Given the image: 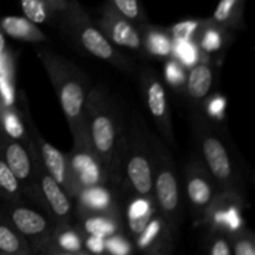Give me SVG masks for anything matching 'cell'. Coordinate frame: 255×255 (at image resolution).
Wrapping results in <instances>:
<instances>
[{
	"mask_svg": "<svg viewBox=\"0 0 255 255\" xmlns=\"http://www.w3.org/2000/svg\"><path fill=\"white\" fill-rule=\"evenodd\" d=\"M166 77L168 80L169 84L173 87H179L184 84L186 81V76L183 74V69L178 61L176 60H171L168 61L166 66Z\"/></svg>",
	"mask_w": 255,
	"mask_h": 255,
	"instance_id": "cell-31",
	"label": "cell"
},
{
	"mask_svg": "<svg viewBox=\"0 0 255 255\" xmlns=\"http://www.w3.org/2000/svg\"><path fill=\"white\" fill-rule=\"evenodd\" d=\"M0 156L4 158L5 163L9 166L17 181L20 182L22 194L46 211V204L40 192L31 157L26 146L16 139L10 138L0 131Z\"/></svg>",
	"mask_w": 255,
	"mask_h": 255,
	"instance_id": "cell-12",
	"label": "cell"
},
{
	"mask_svg": "<svg viewBox=\"0 0 255 255\" xmlns=\"http://www.w3.org/2000/svg\"><path fill=\"white\" fill-rule=\"evenodd\" d=\"M0 197L10 203L21 202L24 197L20 182L17 181L9 166L5 163L1 156H0Z\"/></svg>",
	"mask_w": 255,
	"mask_h": 255,
	"instance_id": "cell-25",
	"label": "cell"
},
{
	"mask_svg": "<svg viewBox=\"0 0 255 255\" xmlns=\"http://www.w3.org/2000/svg\"><path fill=\"white\" fill-rule=\"evenodd\" d=\"M142 42H143L146 56L154 57H172L174 47L172 44V36L169 30L152 26L148 22L139 25Z\"/></svg>",
	"mask_w": 255,
	"mask_h": 255,
	"instance_id": "cell-21",
	"label": "cell"
},
{
	"mask_svg": "<svg viewBox=\"0 0 255 255\" xmlns=\"http://www.w3.org/2000/svg\"><path fill=\"white\" fill-rule=\"evenodd\" d=\"M197 157L202 161L216 183L218 192L232 193L246 201V187L236 162L229 154L223 136L213 122L202 112L194 111L189 117Z\"/></svg>",
	"mask_w": 255,
	"mask_h": 255,
	"instance_id": "cell-2",
	"label": "cell"
},
{
	"mask_svg": "<svg viewBox=\"0 0 255 255\" xmlns=\"http://www.w3.org/2000/svg\"><path fill=\"white\" fill-rule=\"evenodd\" d=\"M105 248L107 253L125 255L132 253L134 247L125 234H116L105 239Z\"/></svg>",
	"mask_w": 255,
	"mask_h": 255,
	"instance_id": "cell-29",
	"label": "cell"
},
{
	"mask_svg": "<svg viewBox=\"0 0 255 255\" xmlns=\"http://www.w3.org/2000/svg\"><path fill=\"white\" fill-rule=\"evenodd\" d=\"M153 157V199L158 214L168 227L174 239L182 222L179 179L174 159L166 144L151 132Z\"/></svg>",
	"mask_w": 255,
	"mask_h": 255,
	"instance_id": "cell-6",
	"label": "cell"
},
{
	"mask_svg": "<svg viewBox=\"0 0 255 255\" xmlns=\"http://www.w3.org/2000/svg\"><path fill=\"white\" fill-rule=\"evenodd\" d=\"M246 0H219L211 20L224 29H244Z\"/></svg>",
	"mask_w": 255,
	"mask_h": 255,
	"instance_id": "cell-22",
	"label": "cell"
},
{
	"mask_svg": "<svg viewBox=\"0 0 255 255\" xmlns=\"http://www.w3.org/2000/svg\"><path fill=\"white\" fill-rule=\"evenodd\" d=\"M57 26L77 47L94 57L110 62L115 67L129 72L133 62L116 50L97 25L90 19L77 0H67L66 7L60 15Z\"/></svg>",
	"mask_w": 255,
	"mask_h": 255,
	"instance_id": "cell-5",
	"label": "cell"
},
{
	"mask_svg": "<svg viewBox=\"0 0 255 255\" xmlns=\"http://www.w3.org/2000/svg\"><path fill=\"white\" fill-rule=\"evenodd\" d=\"M7 203L9 207L6 208V218L9 219L12 227L26 238L31 251L34 247L49 238L56 228V224L51 218L49 217L45 218L39 212L29 207L21 206L20 202L17 203L7 202Z\"/></svg>",
	"mask_w": 255,
	"mask_h": 255,
	"instance_id": "cell-14",
	"label": "cell"
},
{
	"mask_svg": "<svg viewBox=\"0 0 255 255\" xmlns=\"http://www.w3.org/2000/svg\"><path fill=\"white\" fill-rule=\"evenodd\" d=\"M36 55L49 75L71 133H74L84 124V107L90 90L86 76L70 60L50 49L39 47Z\"/></svg>",
	"mask_w": 255,
	"mask_h": 255,
	"instance_id": "cell-3",
	"label": "cell"
},
{
	"mask_svg": "<svg viewBox=\"0 0 255 255\" xmlns=\"http://www.w3.org/2000/svg\"><path fill=\"white\" fill-rule=\"evenodd\" d=\"M228 29L214 24L211 19L201 20L191 41L207 54H213L227 46Z\"/></svg>",
	"mask_w": 255,
	"mask_h": 255,
	"instance_id": "cell-20",
	"label": "cell"
},
{
	"mask_svg": "<svg viewBox=\"0 0 255 255\" xmlns=\"http://www.w3.org/2000/svg\"><path fill=\"white\" fill-rule=\"evenodd\" d=\"M199 22H201V20H187V21L178 22L171 27L169 34L173 40H188V41H191Z\"/></svg>",
	"mask_w": 255,
	"mask_h": 255,
	"instance_id": "cell-30",
	"label": "cell"
},
{
	"mask_svg": "<svg viewBox=\"0 0 255 255\" xmlns=\"http://www.w3.org/2000/svg\"><path fill=\"white\" fill-rule=\"evenodd\" d=\"M0 30L4 35L26 42H47L49 37L35 22L22 16H5L0 19Z\"/></svg>",
	"mask_w": 255,
	"mask_h": 255,
	"instance_id": "cell-19",
	"label": "cell"
},
{
	"mask_svg": "<svg viewBox=\"0 0 255 255\" xmlns=\"http://www.w3.org/2000/svg\"><path fill=\"white\" fill-rule=\"evenodd\" d=\"M206 252L211 255H232L233 252L229 244L228 233L211 229L204 244Z\"/></svg>",
	"mask_w": 255,
	"mask_h": 255,
	"instance_id": "cell-28",
	"label": "cell"
},
{
	"mask_svg": "<svg viewBox=\"0 0 255 255\" xmlns=\"http://www.w3.org/2000/svg\"><path fill=\"white\" fill-rule=\"evenodd\" d=\"M174 237L169 232L168 227L158 214L152 216L146 228L134 239V248L146 254H169L174 249Z\"/></svg>",
	"mask_w": 255,
	"mask_h": 255,
	"instance_id": "cell-16",
	"label": "cell"
},
{
	"mask_svg": "<svg viewBox=\"0 0 255 255\" xmlns=\"http://www.w3.org/2000/svg\"><path fill=\"white\" fill-rule=\"evenodd\" d=\"M84 124L106 182L112 156L126 128V116L105 86L90 87L84 107Z\"/></svg>",
	"mask_w": 255,
	"mask_h": 255,
	"instance_id": "cell-1",
	"label": "cell"
},
{
	"mask_svg": "<svg viewBox=\"0 0 255 255\" xmlns=\"http://www.w3.org/2000/svg\"><path fill=\"white\" fill-rule=\"evenodd\" d=\"M0 253L11 255L32 254L29 242L12 227L6 216L0 214Z\"/></svg>",
	"mask_w": 255,
	"mask_h": 255,
	"instance_id": "cell-23",
	"label": "cell"
},
{
	"mask_svg": "<svg viewBox=\"0 0 255 255\" xmlns=\"http://www.w3.org/2000/svg\"><path fill=\"white\" fill-rule=\"evenodd\" d=\"M106 2L138 26L148 22L139 0H106Z\"/></svg>",
	"mask_w": 255,
	"mask_h": 255,
	"instance_id": "cell-26",
	"label": "cell"
},
{
	"mask_svg": "<svg viewBox=\"0 0 255 255\" xmlns=\"http://www.w3.org/2000/svg\"><path fill=\"white\" fill-rule=\"evenodd\" d=\"M21 119L22 117L12 105L0 100V131L10 138L16 139L26 146L29 142V134Z\"/></svg>",
	"mask_w": 255,
	"mask_h": 255,
	"instance_id": "cell-24",
	"label": "cell"
},
{
	"mask_svg": "<svg viewBox=\"0 0 255 255\" xmlns=\"http://www.w3.org/2000/svg\"><path fill=\"white\" fill-rule=\"evenodd\" d=\"M214 81L213 69L206 62L194 64L189 70L188 75L184 81V89H186L187 97L197 109V105L202 104L209 91Z\"/></svg>",
	"mask_w": 255,
	"mask_h": 255,
	"instance_id": "cell-17",
	"label": "cell"
},
{
	"mask_svg": "<svg viewBox=\"0 0 255 255\" xmlns=\"http://www.w3.org/2000/svg\"><path fill=\"white\" fill-rule=\"evenodd\" d=\"M183 177L186 201L192 221L194 224H203L204 216L216 198L218 188L197 154L184 164Z\"/></svg>",
	"mask_w": 255,
	"mask_h": 255,
	"instance_id": "cell-10",
	"label": "cell"
},
{
	"mask_svg": "<svg viewBox=\"0 0 255 255\" xmlns=\"http://www.w3.org/2000/svg\"><path fill=\"white\" fill-rule=\"evenodd\" d=\"M4 52H5V36H4V32L0 30V59L4 56Z\"/></svg>",
	"mask_w": 255,
	"mask_h": 255,
	"instance_id": "cell-35",
	"label": "cell"
},
{
	"mask_svg": "<svg viewBox=\"0 0 255 255\" xmlns=\"http://www.w3.org/2000/svg\"><path fill=\"white\" fill-rule=\"evenodd\" d=\"M26 148L31 157L40 192L46 204L47 216L54 221L56 227H75L76 222H75V207L72 201L69 198L66 192L57 184V182L47 173L30 137Z\"/></svg>",
	"mask_w": 255,
	"mask_h": 255,
	"instance_id": "cell-8",
	"label": "cell"
},
{
	"mask_svg": "<svg viewBox=\"0 0 255 255\" xmlns=\"http://www.w3.org/2000/svg\"><path fill=\"white\" fill-rule=\"evenodd\" d=\"M177 44V47L174 50H177L176 56H179L183 60L184 64L191 65L196 62V49L194 46H192V41L188 40H174Z\"/></svg>",
	"mask_w": 255,
	"mask_h": 255,
	"instance_id": "cell-32",
	"label": "cell"
},
{
	"mask_svg": "<svg viewBox=\"0 0 255 255\" xmlns=\"http://www.w3.org/2000/svg\"><path fill=\"white\" fill-rule=\"evenodd\" d=\"M228 238L233 254L255 255V239L251 231L241 227L229 233Z\"/></svg>",
	"mask_w": 255,
	"mask_h": 255,
	"instance_id": "cell-27",
	"label": "cell"
},
{
	"mask_svg": "<svg viewBox=\"0 0 255 255\" xmlns=\"http://www.w3.org/2000/svg\"><path fill=\"white\" fill-rule=\"evenodd\" d=\"M96 25L102 34L115 45L146 56L138 25L120 14L109 2L102 5L100 9V17Z\"/></svg>",
	"mask_w": 255,
	"mask_h": 255,
	"instance_id": "cell-13",
	"label": "cell"
},
{
	"mask_svg": "<svg viewBox=\"0 0 255 255\" xmlns=\"http://www.w3.org/2000/svg\"><path fill=\"white\" fill-rule=\"evenodd\" d=\"M124 179L125 194L122 198L128 194L153 198L151 129L138 111H132L126 119Z\"/></svg>",
	"mask_w": 255,
	"mask_h": 255,
	"instance_id": "cell-4",
	"label": "cell"
},
{
	"mask_svg": "<svg viewBox=\"0 0 255 255\" xmlns=\"http://www.w3.org/2000/svg\"><path fill=\"white\" fill-rule=\"evenodd\" d=\"M224 107H226V101L223 97H214L209 105L208 111L213 116H221L224 111Z\"/></svg>",
	"mask_w": 255,
	"mask_h": 255,
	"instance_id": "cell-34",
	"label": "cell"
},
{
	"mask_svg": "<svg viewBox=\"0 0 255 255\" xmlns=\"http://www.w3.org/2000/svg\"><path fill=\"white\" fill-rule=\"evenodd\" d=\"M139 85L144 104L156 124L162 138L171 147H177L176 134L171 119V110L163 82L153 67L144 66L139 74Z\"/></svg>",
	"mask_w": 255,
	"mask_h": 255,
	"instance_id": "cell-11",
	"label": "cell"
},
{
	"mask_svg": "<svg viewBox=\"0 0 255 255\" xmlns=\"http://www.w3.org/2000/svg\"><path fill=\"white\" fill-rule=\"evenodd\" d=\"M21 117L27 125V134H29L32 143H34L45 169L57 182V184L66 192L69 198L71 201H76L77 191L76 187H75L74 179H72L71 171H70L67 154H64L62 152H60L56 147H54L51 143H49V142L42 138L39 129L36 128L34 121H32L31 115H30L29 109H27L26 102H25L24 95L21 96Z\"/></svg>",
	"mask_w": 255,
	"mask_h": 255,
	"instance_id": "cell-9",
	"label": "cell"
},
{
	"mask_svg": "<svg viewBox=\"0 0 255 255\" xmlns=\"http://www.w3.org/2000/svg\"><path fill=\"white\" fill-rule=\"evenodd\" d=\"M75 222L85 236H97L106 239L116 234H124V221L121 212L94 211L81 204L75 206Z\"/></svg>",
	"mask_w": 255,
	"mask_h": 255,
	"instance_id": "cell-15",
	"label": "cell"
},
{
	"mask_svg": "<svg viewBox=\"0 0 255 255\" xmlns=\"http://www.w3.org/2000/svg\"><path fill=\"white\" fill-rule=\"evenodd\" d=\"M84 248L87 253H105V252H106V248H105V239L97 236H85Z\"/></svg>",
	"mask_w": 255,
	"mask_h": 255,
	"instance_id": "cell-33",
	"label": "cell"
},
{
	"mask_svg": "<svg viewBox=\"0 0 255 255\" xmlns=\"http://www.w3.org/2000/svg\"><path fill=\"white\" fill-rule=\"evenodd\" d=\"M72 137L74 146L67 153V159L79 197V194L85 189L104 187L105 176L99 158L91 146L85 124H82V126L72 133Z\"/></svg>",
	"mask_w": 255,
	"mask_h": 255,
	"instance_id": "cell-7",
	"label": "cell"
},
{
	"mask_svg": "<svg viewBox=\"0 0 255 255\" xmlns=\"http://www.w3.org/2000/svg\"><path fill=\"white\" fill-rule=\"evenodd\" d=\"M67 0H20L25 17L36 25H57Z\"/></svg>",
	"mask_w": 255,
	"mask_h": 255,
	"instance_id": "cell-18",
	"label": "cell"
}]
</instances>
